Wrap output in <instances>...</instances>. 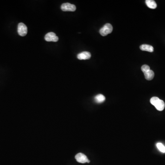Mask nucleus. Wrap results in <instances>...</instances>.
<instances>
[{
    "instance_id": "3",
    "label": "nucleus",
    "mask_w": 165,
    "mask_h": 165,
    "mask_svg": "<svg viewBox=\"0 0 165 165\" xmlns=\"http://www.w3.org/2000/svg\"><path fill=\"white\" fill-rule=\"evenodd\" d=\"M18 32L20 36H25L28 32L26 25L22 22L19 23L18 26Z\"/></svg>"
},
{
    "instance_id": "10",
    "label": "nucleus",
    "mask_w": 165,
    "mask_h": 165,
    "mask_svg": "<svg viewBox=\"0 0 165 165\" xmlns=\"http://www.w3.org/2000/svg\"><path fill=\"white\" fill-rule=\"evenodd\" d=\"M146 4L149 8L154 9L156 8L157 4L153 0H146Z\"/></svg>"
},
{
    "instance_id": "5",
    "label": "nucleus",
    "mask_w": 165,
    "mask_h": 165,
    "mask_svg": "<svg viewBox=\"0 0 165 165\" xmlns=\"http://www.w3.org/2000/svg\"><path fill=\"white\" fill-rule=\"evenodd\" d=\"M75 159L79 163H85L90 162V161L88 159L87 156L82 153L77 154L75 155Z\"/></svg>"
},
{
    "instance_id": "1",
    "label": "nucleus",
    "mask_w": 165,
    "mask_h": 165,
    "mask_svg": "<svg viewBox=\"0 0 165 165\" xmlns=\"http://www.w3.org/2000/svg\"><path fill=\"white\" fill-rule=\"evenodd\" d=\"M151 103L155 106L156 109L159 111H162L165 108V104L162 100H160L157 97H153L150 100Z\"/></svg>"
},
{
    "instance_id": "9",
    "label": "nucleus",
    "mask_w": 165,
    "mask_h": 165,
    "mask_svg": "<svg viewBox=\"0 0 165 165\" xmlns=\"http://www.w3.org/2000/svg\"><path fill=\"white\" fill-rule=\"evenodd\" d=\"M145 78L148 80H152L154 77L155 73L152 70H149L148 71L144 72Z\"/></svg>"
},
{
    "instance_id": "6",
    "label": "nucleus",
    "mask_w": 165,
    "mask_h": 165,
    "mask_svg": "<svg viewBox=\"0 0 165 165\" xmlns=\"http://www.w3.org/2000/svg\"><path fill=\"white\" fill-rule=\"evenodd\" d=\"M45 39L48 42H57L58 41L59 38L54 33L49 32L45 35Z\"/></svg>"
},
{
    "instance_id": "7",
    "label": "nucleus",
    "mask_w": 165,
    "mask_h": 165,
    "mask_svg": "<svg viewBox=\"0 0 165 165\" xmlns=\"http://www.w3.org/2000/svg\"><path fill=\"white\" fill-rule=\"evenodd\" d=\"M91 54L88 52H84L81 53H79L78 55V58L80 60H88L91 57Z\"/></svg>"
},
{
    "instance_id": "13",
    "label": "nucleus",
    "mask_w": 165,
    "mask_h": 165,
    "mask_svg": "<svg viewBox=\"0 0 165 165\" xmlns=\"http://www.w3.org/2000/svg\"><path fill=\"white\" fill-rule=\"evenodd\" d=\"M150 70V67L148 65H144L142 66L141 67V70L143 72H146Z\"/></svg>"
},
{
    "instance_id": "12",
    "label": "nucleus",
    "mask_w": 165,
    "mask_h": 165,
    "mask_svg": "<svg viewBox=\"0 0 165 165\" xmlns=\"http://www.w3.org/2000/svg\"><path fill=\"white\" fill-rule=\"evenodd\" d=\"M156 146L161 152L162 153H165V146L162 143H157L156 144Z\"/></svg>"
},
{
    "instance_id": "8",
    "label": "nucleus",
    "mask_w": 165,
    "mask_h": 165,
    "mask_svg": "<svg viewBox=\"0 0 165 165\" xmlns=\"http://www.w3.org/2000/svg\"><path fill=\"white\" fill-rule=\"evenodd\" d=\"M140 49L142 51H146V52H154L153 47L152 46L146 45V44H144V45L140 46Z\"/></svg>"
},
{
    "instance_id": "4",
    "label": "nucleus",
    "mask_w": 165,
    "mask_h": 165,
    "mask_svg": "<svg viewBox=\"0 0 165 165\" xmlns=\"http://www.w3.org/2000/svg\"><path fill=\"white\" fill-rule=\"evenodd\" d=\"M61 8L62 11L64 12H66V11L74 12L76 9V7L75 5L69 3H63L61 6Z\"/></svg>"
},
{
    "instance_id": "2",
    "label": "nucleus",
    "mask_w": 165,
    "mask_h": 165,
    "mask_svg": "<svg viewBox=\"0 0 165 165\" xmlns=\"http://www.w3.org/2000/svg\"><path fill=\"white\" fill-rule=\"evenodd\" d=\"M113 27L110 24H107L105 25L100 30V33L102 36H107L112 32Z\"/></svg>"
},
{
    "instance_id": "11",
    "label": "nucleus",
    "mask_w": 165,
    "mask_h": 165,
    "mask_svg": "<svg viewBox=\"0 0 165 165\" xmlns=\"http://www.w3.org/2000/svg\"><path fill=\"white\" fill-rule=\"evenodd\" d=\"M95 100L96 102L101 103L105 101L106 98L103 95H102V94H99L95 97Z\"/></svg>"
}]
</instances>
